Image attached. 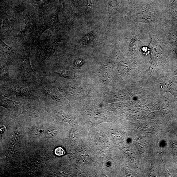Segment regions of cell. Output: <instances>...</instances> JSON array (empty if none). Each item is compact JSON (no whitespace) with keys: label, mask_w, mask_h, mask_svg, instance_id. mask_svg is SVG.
Segmentation results:
<instances>
[{"label":"cell","mask_w":177,"mask_h":177,"mask_svg":"<svg viewBox=\"0 0 177 177\" xmlns=\"http://www.w3.org/2000/svg\"><path fill=\"white\" fill-rule=\"evenodd\" d=\"M19 70L20 75L25 80H31L36 79L35 73L32 70L29 62L23 64Z\"/></svg>","instance_id":"6da1fadb"},{"label":"cell","mask_w":177,"mask_h":177,"mask_svg":"<svg viewBox=\"0 0 177 177\" xmlns=\"http://www.w3.org/2000/svg\"><path fill=\"white\" fill-rule=\"evenodd\" d=\"M13 92L18 96L25 97L28 95V90L25 88L21 87H16L13 89Z\"/></svg>","instance_id":"7a4b0ae2"},{"label":"cell","mask_w":177,"mask_h":177,"mask_svg":"<svg viewBox=\"0 0 177 177\" xmlns=\"http://www.w3.org/2000/svg\"><path fill=\"white\" fill-rule=\"evenodd\" d=\"M57 74L66 78L74 79L75 77V75L68 71L62 70L59 71Z\"/></svg>","instance_id":"3957f363"},{"label":"cell","mask_w":177,"mask_h":177,"mask_svg":"<svg viewBox=\"0 0 177 177\" xmlns=\"http://www.w3.org/2000/svg\"><path fill=\"white\" fill-rule=\"evenodd\" d=\"M45 92L49 97L52 98L56 99L58 97L57 92L53 90L50 88H45Z\"/></svg>","instance_id":"277c9868"},{"label":"cell","mask_w":177,"mask_h":177,"mask_svg":"<svg viewBox=\"0 0 177 177\" xmlns=\"http://www.w3.org/2000/svg\"><path fill=\"white\" fill-rule=\"evenodd\" d=\"M146 143L142 140H139L137 142V145L138 149L142 152H144L146 148Z\"/></svg>","instance_id":"5b68a950"},{"label":"cell","mask_w":177,"mask_h":177,"mask_svg":"<svg viewBox=\"0 0 177 177\" xmlns=\"http://www.w3.org/2000/svg\"><path fill=\"white\" fill-rule=\"evenodd\" d=\"M55 154L59 156H61L65 154V152L63 148L59 147L56 148L55 151Z\"/></svg>","instance_id":"8992f818"}]
</instances>
